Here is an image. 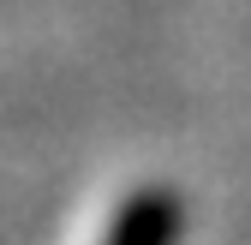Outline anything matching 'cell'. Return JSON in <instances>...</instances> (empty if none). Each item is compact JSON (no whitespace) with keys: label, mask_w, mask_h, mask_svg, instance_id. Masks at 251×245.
<instances>
[{"label":"cell","mask_w":251,"mask_h":245,"mask_svg":"<svg viewBox=\"0 0 251 245\" xmlns=\"http://www.w3.org/2000/svg\"><path fill=\"white\" fill-rule=\"evenodd\" d=\"M179 233H185V203L174 186L120 179L84 203L66 245H179Z\"/></svg>","instance_id":"cell-1"}]
</instances>
